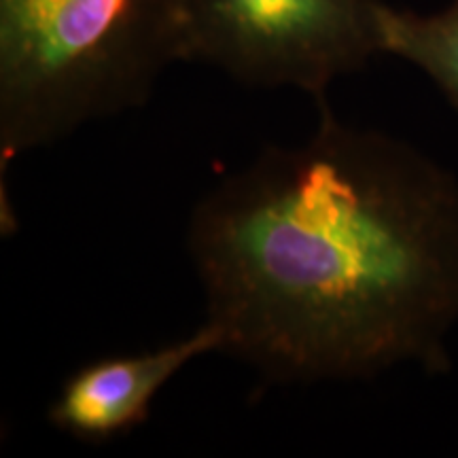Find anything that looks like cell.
Segmentation results:
<instances>
[{
  "label": "cell",
  "instance_id": "5b68a950",
  "mask_svg": "<svg viewBox=\"0 0 458 458\" xmlns=\"http://www.w3.org/2000/svg\"><path fill=\"white\" fill-rule=\"evenodd\" d=\"M377 43L380 54L420 68L458 111V0L428 15L382 3Z\"/></svg>",
  "mask_w": 458,
  "mask_h": 458
},
{
  "label": "cell",
  "instance_id": "3957f363",
  "mask_svg": "<svg viewBox=\"0 0 458 458\" xmlns=\"http://www.w3.org/2000/svg\"><path fill=\"white\" fill-rule=\"evenodd\" d=\"M385 0H182V60L253 88L329 100L337 79L380 54Z\"/></svg>",
  "mask_w": 458,
  "mask_h": 458
},
{
  "label": "cell",
  "instance_id": "7a4b0ae2",
  "mask_svg": "<svg viewBox=\"0 0 458 458\" xmlns=\"http://www.w3.org/2000/svg\"><path fill=\"white\" fill-rule=\"evenodd\" d=\"M182 60V0H0V191L17 157L134 111Z\"/></svg>",
  "mask_w": 458,
  "mask_h": 458
},
{
  "label": "cell",
  "instance_id": "6da1fadb",
  "mask_svg": "<svg viewBox=\"0 0 458 458\" xmlns=\"http://www.w3.org/2000/svg\"><path fill=\"white\" fill-rule=\"evenodd\" d=\"M293 147H266L193 208L187 249L223 354L272 385L452 368L458 181L329 100Z\"/></svg>",
  "mask_w": 458,
  "mask_h": 458
},
{
  "label": "cell",
  "instance_id": "277c9868",
  "mask_svg": "<svg viewBox=\"0 0 458 458\" xmlns=\"http://www.w3.org/2000/svg\"><path fill=\"white\" fill-rule=\"evenodd\" d=\"M221 348V331L204 320L191 334L157 348L89 360L62 382L47 420L77 442H113L145 425L157 394L189 363Z\"/></svg>",
  "mask_w": 458,
  "mask_h": 458
}]
</instances>
